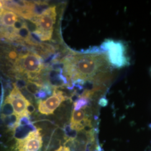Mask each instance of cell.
I'll return each instance as SVG.
<instances>
[{
  "label": "cell",
  "instance_id": "277c9868",
  "mask_svg": "<svg viewBox=\"0 0 151 151\" xmlns=\"http://www.w3.org/2000/svg\"><path fill=\"white\" fill-rule=\"evenodd\" d=\"M102 49L108 56V60L113 66L120 67L125 65L126 57L123 45L112 40H107L102 45Z\"/></svg>",
  "mask_w": 151,
  "mask_h": 151
},
{
  "label": "cell",
  "instance_id": "9c48e42d",
  "mask_svg": "<svg viewBox=\"0 0 151 151\" xmlns=\"http://www.w3.org/2000/svg\"><path fill=\"white\" fill-rule=\"evenodd\" d=\"M19 17L16 13L4 9L0 16L1 24L2 26L6 27L5 28H12Z\"/></svg>",
  "mask_w": 151,
  "mask_h": 151
},
{
  "label": "cell",
  "instance_id": "3957f363",
  "mask_svg": "<svg viewBox=\"0 0 151 151\" xmlns=\"http://www.w3.org/2000/svg\"><path fill=\"white\" fill-rule=\"evenodd\" d=\"M56 7H49L38 17L34 22L37 25V32L35 33L41 41L51 39L56 21Z\"/></svg>",
  "mask_w": 151,
  "mask_h": 151
},
{
  "label": "cell",
  "instance_id": "6da1fadb",
  "mask_svg": "<svg viewBox=\"0 0 151 151\" xmlns=\"http://www.w3.org/2000/svg\"><path fill=\"white\" fill-rule=\"evenodd\" d=\"M64 72L72 82L77 80L102 86L111 78L112 65L104 51L92 49L61 60Z\"/></svg>",
  "mask_w": 151,
  "mask_h": 151
},
{
  "label": "cell",
  "instance_id": "ba28073f",
  "mask_svg": "<svg viewBox=\"0 0 151 151\" xmlns=\"http://www.w3.org/2000/svg\"><path fill=\"white\" fill-rule=\"evenodd\" d=\"M85 109L73 110L70 119V127L72 129L81 131L86 127L91 126V120L89 119Z\"/></svg>",
  "mask_w": 151,
  "mask_h": 151
},
{
  "label": "cell",
  "instance_id": "30bf717a",
  "mask_svg": "<svg viewBox=\"0 0 151 151\" xmlns=\"http://www.w3.org/2000/svg\"><path fill=\"white\" fill-rule=\"evenodd\" d=\"M43 86V85L42 83H39L37 81L28 80L27 81V85L25 88H26L28 92L35 95L37 93H38V92L42 89Z\"/></svg>",
  "mask_w": 151,
  "mask_h": 151
},
{
  "label": "cell",
  "instance_id": "4fadbf2b",
  "mask_svg": "<svg viewBox=\"0 0 151 151\" xmlns=\"http://www.w3.org/2000/svg\"><path fill=\"white\" fill-rule=\"evenodd\" d=\"M55 151H70V150L68 147L65 146H60V148Z\"/></svg>",
  "mask_w": 151,
  "mask_h": 151
},
{
  "label": "cell",
  "instance_id": "7c38bea8",
  "mask_svg": "<svg viewBox=\"0 0 151 151\" xmlns=\"http://www.w3.org/2000/svg\"><path fill=\"white\" fill-rule=\"evenodd\" d=\"M88 99L83 97H80V99L76 101L75 103H74V109L75 110H80L82 109L86 108L88 105Z\"/></svg>",
  "mask_w": 151,
  "mask_h": 151
},
{
  "label": "cell",
  "instance_id": "8992f818",
  "mask_svg": "<svg viewBox=\"0 0 151 151\" xmlns=\"http://www.w3.org/2000/svg\"><path fill=\"white\" fill-rule=\"evenodd\" d=\"M67 99L63 92L54 89L53 95L45 100H39L38 102V110L44 115H50L54 113L62 102Z\"/></svg>",
  "mask_w": 151,
  "mask_h": 151
},
{
  "label": "cell",
  "instance_id": "52a82bcc",
  "mask_svg": "<svg viewBox=\"0 0 151 151\" xmlns=\"http://www.w3.org/2000/svg\"><path fill=\"white\" fill-rule=\"evenodd\" d=\"M7 97L11 102L15 113L20 119L24 116L29 117L27 108L31 104L15 85L10 95Z\"/></svg>",
  "mask_w": 151,
  "mask_h": 151
},
{
  "label": "cell",
  "instance_id": "5b68a950",
  "mask_svg": "<svg viewBox=\"0 0 151 151\" xmlns=\"http://www.w3.org/2000/svg\"><path fill=\"white\" fill-rule=\"evenodd\" d=\"M39 129L32 130L25 138L17 139V151H38L41 148L43 140Z\"/></svg>",
  "mask_w": 151,
  "mask_h": 151
},
{
  "label": "cell",
  "instance_id": "5bb4252c",
  "mask_svg": "<svg viewBox=\"0 0 151 151\" xmlns=\"http://www.w3.org/2000/svg\"><path fill=\"white\" fill-rule=\"evenodd\" d=\"M4 7H3V5H2V1H0V16L1 15L2 12V11L4 10Z\"/></svg>",
  "mask_w": 151,
  "mask_h": 151
},
{
  "label": "cell",
  "instance_id": "7a4b0ae2",
  "mask_svg": "<svg viewBox=\"0 0 151 151\" xmlns=\"http://www.w3.org/2000/svg\"><path fill=\"white\" fill-rule=\"evenodd\" d=\"M44 68L43 59L38 54L29 52L22 54L12 67V70L17 75L26 76L31 81L39 80Z\"/></svg>",
  "mask_w": 151,
  "mask_h": 151
},
{
  "label": "cell",
  "instance_id": "8fae6325",
  "mask_svg": "<svg viewBox=\"0 0 151 151\" xmlns=\"http://www.w3.org/2000/svg\"><path fill=\"white\" fill-rule=\"evenodd\" d=\"M15 112L9 97H6L1 110L2 118L14 114Z\"/></svg>",
  "mask_w": 151,
  "mask_h": 151
}]
</instances>
